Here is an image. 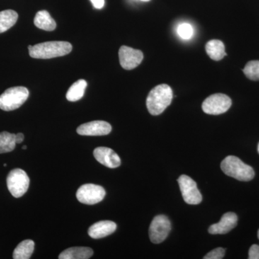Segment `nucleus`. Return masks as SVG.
I'll use <instances>...</instances> for the list:
<instances>
[{"label":"nucleus","mask_w":259,"mask_h":259,"mask_svg":"<svg viewBox=\"0 0 259 259\" xmlns=\"http://www.w3.org/2000/svg\"><path fill=\"white\" fill-rule=\"evenodd\" d=\"M112 126L105 121L96 120L87 122L78 127L76 132L80 136H106L111 132Z\"/></svg>","instance_id":"nucleus-11"},{"label":"nucleus","mask_w":259,"mask_h":259,"mask_svg":"<svg viewBox=\"0 0 259 259\" xmlns=\"http://www.w3.org/2000/svg\"><path fill=\"white\" fill-rule=\"evenodd\" d=\"M28 97V90L24 87L8 89L0 96V109L4 111L17 110L25 103Z\"/></svg>","instance_id":"nucleus-4"},{"label":"nucleus","mask_w":259,"mask_h":259,"mask_svg":"<svg viewBox=\"0 0 259 259\" xmlns=\"http://www.w3.org/2000/svg\"><path fill=\"white\" fill-rule=\"evenodd\" d=\"M94 156L99 163L108 168H117L121 164L120 156L111 148L107 147L95 148L94 151Z\"/></svg>","instance_id":"nucleus-12"},{"label":"nucleus","mask_w":259,"mask_h":259,"mask_svg":"<svg viewBox=\"0 0 259 259\" xmlns=\"http://www.w3.org/2000/svg\"><path fill=\"white\" fill-rule=\"evenodd\" d=\"M258 153H259V144H258Z\"/></svg>","instance_id":"nucleus-30"},{"label":"nucleus","mask_w":259,"mask_h":259,"mask_svg":"<svg viewBox=\"0 0 259 259\" xmlns=\"http://www.w3.org/2000/svg\"><path fill=\"white\" fill-rule=\"evenodd\" d=\"M117 229V225L112 221H100L89 228V236L94 239L105 238L111 235Z\"/></svg>","instance_id":"nucleus-14"},{"label":"nucleus","mask_w":259,"mask_h":259,"mask_svg":"<svg viewBox=\"0 0 259 259\" xmlns=\"http://www.w3.org/2000/svg\"><path fill=\"white\" fill-rule=\"evenodd\" d=\"M171 229V222L166 216L163 214L156 216L150 226V239L155 244L161 243L168 237Z\"/></svg>","instance_id":"nucleus-7"},{"label":"nucleus","mask_w":259,"mask_h":259,"mask_svg":"<svg viewBox=\"0 0 259 259\" xmlns=\"http://www.w3.org/2000/svg\"><path fill=\"white\" fill-rule=\"evenodd\" d=\"M88 83L85 80L79 79L71 85L66 94V99L70 102H76L81 100L84 95Z\"/></svg>","instance_id":"nucleus-19"},{"label":"nucleus","mask_w":259,"mask_h":259,"mask_svg":"<svg viewBox=\"0 0 259 259\" xmlns=\"http://www.w3.org/2000/svg\"><path fill=\"white\" fill-rule=\"evenodd\" d=\"M248 258L259 259V245L253 244L251 245L248 252Z\"/></svg>","instance_id":"nucleus-25"},{"label":"nucleus","mask_w":259,"mask_h":259,"mask_svg":"<svg viewBox=\"0 0 259 259\" xmlns=\"http://www.w3.org/2000/svg\"><path fill=\"white\" fill-rule=\"evenodd\" d=\"M35 248V243L32 240H25L19 243L13 252L14 259H29Z\"/></svg>","instance_id":"nucleus-18"},{"label":"nucleus","mask_w":259,"mask_h":259,"mask_svg":"<svg viewBox=\"0 0 259 259\" xmlns=\"http://www.w3.org/2000/svg\"><path fill=\"white\" fill-rule=\"evenodd\" d=\"M238 216L234 212H227L223 214L219 223L209 226L208 232L210 234H226L237 226Z\"/></svg>","instance_id":"nucleus-13"},{"label":"nucleus","mask_w":259,"mask_h":259,"mask_svg":"<svg viewBox=\"0 0 259 259\" xmlns=\"http://www.w3.org/2000/svg\"><path fill=\"white\" fill-rule=\"evenodd\" d=\"M34 24L37 28L46 30V31H53L56 28V23L49 12L47 10H40L37 12L34 18Z\"/></svg>","instance_id":"nucleus-16"},{"label":"nucleus","mask_w":259,"mask_h":259,"mask_svg":"<svg viewBox=\"0 0 259 259\" xmlns=\"http://www.w3.org/2000/svg\"><path fill=\"white\" fill-rule=\"evenodd\" d=\"M94 252L88 247H72L61 252L59 259H88L93 256Z\"/></svg>","instance_id":"nucleus-15"},{"label":"nucleus","mask_w":259,"mask_h":259,"mask_svg":"<svg viewBox=\"0 0 259 259\" xmlns=\"http://www.w3.org/2000/svg\"><path fill=\"white\" fill-rule=\"evenodd\" d=\"M205 50L207 55L214 61L222 60L227 55L225 45L221 40H211L207 42Z\"/></svg>","instance_id":"nucleus-17"},{"label":"nucleus","mask_w":259,"mask_h":259,"mask_svg":"<svg viewBox=\"0 0 259 259\" xmlns=\"http://www.w3.org/2000/svg\"><path fill=\"white\" fill-rule=\"evenodd\" d=\"M173 91L166 83L159 84L152 89L146 99L148 112L152 115H158L171 105Z\"/></svg>","instance_id":"nucleus-2"},{"label":"nucleus","mask_w":259,"mask_h":259,"mask_svg":"<svg viewBox=\"0 0 259 259\" xmlns=\"http://www.w3.org/2000/svg\"><path fill=\"white\" fill-rule=\"evenodd\" d=\"M177 32L182 38L185 39V40H189L193 35L194 30L190 24L182 23L179 25L178 28H177Z\"/></svg>","instance_id":"nucleus-23"},{"label":"nucleus","mask_w":259,"mask_h":259,"mask_svg":"<svg viewBox=\"0 0 259 259\" xmlns=\"http://www.w3.org/2000/svg\"><path fill=\"white\" fill-rule=\"evenodd\" d=\"M231 105V99L224 94L220 93L207 97L202 103V107L206 114L218 115L228 111Z\"/></svg>","instance_id":"nucleus-6"},{"label":"nucleus","mask_w":259,"mask_h":259,"mask_svg":"<svg viewBox=\"0 0 259 259\" xmlns=\"http://www.w3.org/2000/svg\"><path fill=\"white\" fill-rule=\"evenodd\" d=\"M16 143L17 144H21L23 142L24 140V135L23 134H16Z\"/></svg>","instance_id":"nucleus-27"},{"label":"nucleus","mask_w":259,"mask_h":259,"mask_svg":"<svg viewBox=\"0 0 259 259\" xmlns=\"http://www.w3.org/2000/svg\"><path fill=\"white\" fill-rule=\"evenodd\" d=\"M29 54L34 59H49L70 54L72 46L66 41H49L29 46Z\"/></svg>","instance_id":"nucleus-1"},{"label":"nucleus","mask_w":259,"mask_h":259,"mask_svg":"<svg viewBox=\"0 0 259 259\" xmlns=\"http://www.w3.org/2000/svg\"><path fill=\"white\" fill-rule=\"evenodd\" d=\"M26 148H27V146H24L23 147V149H24V150L26 149Z\"/></svg>","instance_id":"nucleus-29"},{"label":"nucleus","mask_w":259,"mask_h":259,"mask_svg":"<svg viewBox=\"0 0 259 259\" xmlns=\"http://www.w3.org/2000/svg\"><path fill=\"white\" fill-rule=\"evenodd\" d=\"M105 190L101 186L94 184H86L79 187L76 192V198L81 203L95 204L105 198Z\"/></svg>","instance_id":"nucleus-8"},{"label":"nucleus","mask_w":259,"mask_h":259,"mask_svg":"<svg viewBox=\"0 0 259 259\" xmlns=\"http://www.w3.org/2000/svg\"><path fill=\"white\" fill-rule=\"evenodd\" d=\"M18 15L14 10H7L0 12V33L6 32L16 23Z\"/></svg>","instance_id":"nucleus-20"},{"label":"nucleus","mask_w":259,"mask_h":259,"mask_svg":"<svg viewBox=\"0 0 259 259\" xmlns=\"http://www.w3.org/2000/svg\"><path fill=\"white\" fill-rule=\"evenodd\" d=\"M90 2L93 3L94 8L98 10L102 9L105 5V0H90Z\"/></svg>","instance_id":"nucleus-26"},{"label":"nucleus","mask_w":259,"mask_h":259,"mask_svg":"<svg viewBox=\"0 0 259 259\" xmlns=\"http://www.w3.org/2000/svg\"><path fill=\"white\" fill-rule=\"evenodd\" d=\"M7 185L12 195L15 198H19L28 191L30 179L23 169L15 168L12 170L7 177Z\"/></svg>","instance_id":"nucleus-5"},{"label":"nucleus","mask_w":259,"mask_h":259,"mask_svg":"<svg viewBox=\"0 0 259 259\" xmlns=\"http://www.w3.org/2000/svg\"><path fill=\"white\" fill-rule=\"evenodd\" d=\"M16 135L8 132L0 133V153L13 151L16 146Z\"/></svg>","instance_id":"nucleus-21"},{"label":"nucleus","mask_w":259,"mask_h":259,"mask_svg":"<svg viewBox=\"0 0 259 259\" xmlns=\"http://www.w3.org/2000/svg\"><path fill=\"white\" fill-rule=\"evenodd\" d=\"M258 239H259V230H258Z\"/></svg>","instance_id":"nucleus-31"},{"label":"nucleus","mask_w":259,"mask_h":259,"mask_svg":"<svg viewBox=\"0 0 259 259\" xmlns=\"http://www.w3.org/2000/svg\"><path fill=\"white\" fill-rule=\"evenodd\" d=\"M221 167L227 176L242 182H248L255 177L253 168L249 165L245 164L236 156H227L221 163Z\"/></svg>","instance_id":"nucleus-3"},{"label":"nucleus","mask_w":259,"mask_h":259,"mask_svg":"<svg viewBox=\"0 0 259 259\" xmlns=\"http://www.w3.org/2000/svg\"><path fill=\"white\" fill-rule=\"evenodd\" d=\"M182 197L186 203L198 204L202 201V196L197 188V184L187 175H182L178 179Z\"/></svg>","instance_id":"nucleus-9"},{"label":"nucleus","mask_w":259,"mask_h":259,"mask_svg":"<svg viewBox=\"0 0 259 259\" xmlns=\"http://www.w3.org/2000/svg\"><path fill=\"white\" fill-rule=\"evenodd\" d=\"M140 1H142V2H149L150 0H140Z\"/></svg>","instance_id":"nucleus-28"},{"label":"nucleus","mask_w":259,"mask_h":259,"mask_svg":"<svg viewBox=\"0 0 259 259\" xmlns=\"http://www.w3.org/2000/svg\"><path fill=\"white\" fill-rule=\"evenodd\" d=\"M121 66L126 70H132L139 66L144 59L142 51L122 46L119 50Z\"/></svg>","instance_id":"nucleus-10"},{"label":"nucleus","mask_w":259,"mask_h":259,"mask_svg":"<svg viewBox=\"0 0 259 259\" xmlns=\"http://www.w3.org/2000/svg\"><path fill=\"white\" fill-rule=\"evenodd\" d=\"M226 253V250L223 248H218L215 249L211 250L205 256L204 259H221L224 257Z\"/></svg>","instance_id":"nucleus-24"},{"label":"nucleus","mask_w":259,"mask_h":259,"mask_svg":"<svg viewBox=\"0 0 259 259\" xmlns=\"http://www.w3.org/2000/svg\"><path fill=\"white\" fill-rule=\"evenodd\" d=\"M247 78L253 81H259V61H250L243 70Z\"/></svg>","instance_id":"nucleus-22"}]
</instances>
